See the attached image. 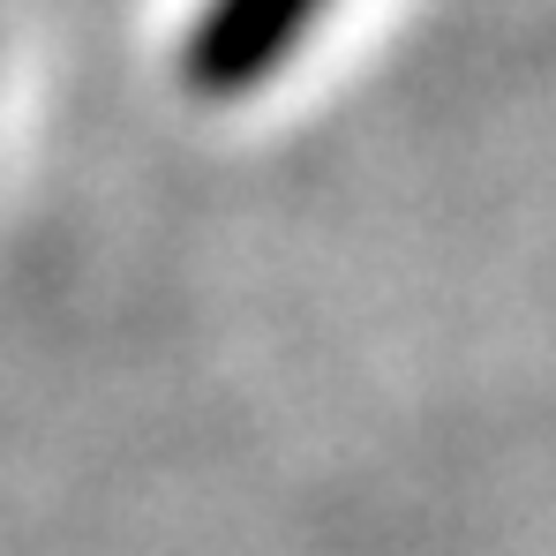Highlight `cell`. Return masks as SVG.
I'll return each mask as SVG.
<instances>
[{
	"mask_svg": "<svg viewBox=\"0 0 556 556\" xmlns=\"http://www.w3.org/2000/svg\"><path fill=\"white\" fill-rule=\"evenodd\" d=\"M346 0H195L181 30V84L195 98H249L286 76Z\"/></svg>",
	"mask_w": 556,
	"mask_h": 556,
	"instance_id": "6da1fadb",
	"label": "cell"
}]
</instances>
